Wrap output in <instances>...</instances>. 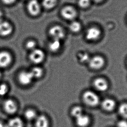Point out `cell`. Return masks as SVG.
<instances>
[{
  "label": "cell",
  "instance_id": "6da1fadb",
  "mask_svg": "<svg viewBox=\"0 0 127 127\" xmlns=\"http://www.w3.org/2000/svg\"><path fill=\"white\" fill-rule=\"evenodd\" d=\"M83 100L87 104L90 106H96L100 102L98 96L94 92L88 91L85 92L83 95Z\"/></svg>",
  "mask_w": 127,
  "mask_h": 127
},
{
  "label": "cell",
  "instance_id": "7a4b0ae2",
  "mask_svg": "<svg viewBox=\"0 0 127 127\" xmlns=\"http://www.w3.org/2000/svg\"><path fill=\"white\" fill-rule=\"evenodd\" d=\"M49 33L53 39L61 41L65 36V31L63 28L59 25L51 27L49 31Z\"/></svg>",
  "mask_w": 127,
  "mask_h": 127
},
{
  "label": "cell",
  "instance_id": "3957f363",
  "mask_svg": "<svg viewBox=\"0 0 127 127\" xmlns=\"http://www.w3.org/2000/svg\"><path fill=\"white\" fill-rule=\"evenodd\" d=\"M45 54L42 50L35 48L32 51L29 55L31 61L34 64L41 63L44 60Z\"/></svg>",
  "mask_w": 127,
  "mask_h": 127
},
{
  "label": "cell",
  "instance_id": "277c9868",
  "mask_svg": "<svg viewBox=\"0 0 127 127\" xmlns=\"http://www.w3.org/2000/svg\"><path fill=\"white\" fill-rule=\"evenodd\" d=\"M77 14L76 9L71 6H65L61 11L62 16L67 20H74L76 18Z\"/></svg>",
  "mask_w": 127,
  "mask_h": 127
},
{
  "label": "cell",
  "instance_id": "5b68a950",
  "mask_svg": "<svg viewBox=\"0 0 127 127\" xmlns=\"http://www.w3.org/2000/svg\"><path fill=\"white\" fill-rule=\"evenodd\" d=\"M27 8L28 12L32 16H37L41 12V5L37 0H31L28 2Z\"/></svg>",
  "mask_w": 127,
  "mask_h": 127
},
{
  "label": "cell",
  "instance_id": "8992f818",
  "mask_svg": "<svg viewBox=\"0 0 127 127\" xmlns=\"http://www.w3.org/2000/svg\"><path fill=\"white\" fill-rule=\"evenodd\" d=\"M88 63L90 67L92 69H98L104 66L105 61L102 57L96 55L90 58Z\"/></svg>",
  "mask_w": 127,
  "mask_h": 127
},
{
  "label": "cell",
  "instance_id": "52a82bcc",
  "mask_svg": "<svg viewBox=\"0 0 127 127\" xmlns=\"http://www.w3.org/2000/svg\"><path fill=\"white\" fill-rule=\"evenodd\" d=\"M101 31L99 28L92 27L88 28L86 33V39L90 41H95L100 37Z\"/></svg>",
  "mask_w": 127,
  "mask_h": 127
},
{
  "label": "cell",
  "instance_id": "ba28073f",
  "mask_svg": "<svg viewBox=\"0 0 127 127\" xmlns=\"http://www.w3.org/2000/svg\"><path fill=\"white\" fill-rule=\"evenodd\" d=\"M12 32V26L10 23L3 20L0 21V35L7 37L10 35Z\"/></svg>",
  "mask_w": 127,
  "mask_h": 127
},
{
  "label": "cell",
  "instance_id": "9c48e42d",
  "mask_svg": "<svg viewBox=\"0 0 127 127\" xmlns=\"http://www.w3.org/2000/svg\"><path fill=\"white\" fill-rule=\"evenodd\" d=\"M12 61L11 54L7 51L0 52V67L4 68L10 65Z\"/></svg>",
  "mask_w": 127,
  "mask_h": 127
},
{
  "label": "cell",
  "instance_id": "30bf717a",
  "mask_svg": "<svg viewBox=\"0 0 127 127\" xmlns=\"http://www.w3.org/2000/svg\"><path fill=\"white\" fill-rule=\"evenodd\" d=\"M4 110L6 113L10 115L14 114L18 109V106L16 103L11 99H7L4 102Z\"/></svg>",
  "mask_w": 127,
  "mask_h": 127
},
{
  "label": "cell",
  "instance_id": "8fae6325",
  "mask_svg": "<svg viewBox=\"0 0 127 127\" xmlns=\"http://www.w3.org/2000/svg\"><path fill=\"white\" fill-rule=\"evenodd\" d=\"M18 78L21 84L23 85H28L31 84L34 78L30 71H22L20 73Z\"/></svg>",
  "mask_w": 127,
  "mask_h": 127
},
{
  "label": "cell",
  "instance_id": "7c38bea8",
  "mask_svg": "<svg viewBox=\"0 0 127 127\" xmlns=\"http://www.w3.org/2000/svg\"><path fill=\"white\" fill-rule=\"evenodd\" d=\"M95 87L100 92H104L108 88V84L105 80L102 78H98L94 82Z\"/></svg>",
  "mask_w": 127,
  "mask_h": 127
},
{
  "label": "cell",
  "instance_id": "4fadbf2b",
  "mask_svg": "<svg viewBox=\"0 0 127 127\" xmlns=\"http://www.w3.org/2000/svg\"><path fill=\"white\" fill-rule=\"evenodd\" d=\"M116 103L113 99L107 98L104 99L101 103L103 108L107 111H111L115 108Z\"/></svg>",
  "mask_w": 127,
  "mask_h": 127
},
{
  "label": "cell",
  "instance_id": "5bb4252c",
  "mask_svg": "<svg viewBox=\"0 0 127 127\" xmlns=\"http://www.w3.org/2000/svg\"><path fill=\"white\" fill-rule=\"evenodd\" d=\"M76 119V123L80 127H86L90 123L89 117L87 115L82 114L77 117Z\"/></svg>",
  "mask_w": 127,
  "mask_h": 127
},
{
  "label": "cell",
  "instance_id": "9a60e30c",
  "mask_svg": "<svg viewBox=\"0 0 127 127\" xmlns=\"http://www.w3.org/2000/svg\"><path fill=\"white\" fill-rule=\"evenodd\" d=\"M35 127H48L49 122L44 115H40L35 119Z\"/></svg>",
  "mask_w": 127,
  "mask_h": 127
},
{
  "label": "cell",
  "instance_id": "2e32d148",
  "mask_svg": "<svg viewBox=\"0 0 127 127\" xmlns=\"http://www.w3.org/2000/svg\"><path fill=\"white\" fill-rule=\"evenodd\" d=\"M5 127H24L22 121L19 118H14L9 120Z\"/></svg>",
  "mask_w": 127,
  "mask_h": 127
},
{
  "label": "cell",
  "instance_id": "e0dca14e",
  "mask_svg": "<svg viewBox=\"0 0 127 127\" xmlns=\"http://www.w3.org/2000/svg\"><path fill=\"white\" fill-rule=\"evenodd\" d=\"M61 47V43L59 40L53 39L48 44V48L52 52H57Z\"/></svg>",
  "mask_w": 127,
  "mask_h": 127
},
{
  "label": "cell",
  "instance_id": "ac0fdd59",
  "mask_svg": "<svg viewBox=\"0 0 127 127\" xmlns=\"http://www.w3.org/2000/svg\"><path fill=\"white\" fill-rule=\"evenodd\" d=\"M69 28L71 32L74 33H77L81 29V24L78 21H73L69 25Z\"/></svg>",
  "mask_w": 127,
  "mask_h": 127
},
{
  "label": "cell",
  "instance_id": "d6986e66",
  "mask_svg": "<svg viewBox=\"0 0 127 127\" xmlns=\"http://www.w3.org/2000/svg\"><path fill=\"white\" fill-rule=\"evenodd\" d=\"M57 0H43L42 5L47 9H52L55 7Z\"/></svg>",
  "mask_w": 127,
  "mask_h": 127
},
{
  "label": "cell",
  "instance_id": "ffe728a7",
  "mask_svg": "<svg viewBox=\"0 0 127 127\" xmlns=\"http://www.w3.org/2000/svg\"><path fill=\"white\" fill-rule=\"evenodd\" d=\"M32 75L33 78H38L41 77L43 74V70L41 68L38 67H34L30 71Z\"/></svg>",
  "mask_w": 127,
  "mask_h": 127
},
{
  "label": "cell",
  "instance_id": "44dd1931",
  "mask_svg": "<svg viewBox=\"0 0 127 127\" xmlns=\"http://www.w3.org/2000/svg\"><path fill=\"white\" fill-rule=\"evenodd\" d=\"M25 118L28 121L35 119L37 117V114L33 110L28 109L25 112Z\"/></svg>",
  "mask_w": 127,
  "mask_h": 127
},
{
  "label": "cell",
  "instance_id": "7402d4cb",
  "mask_svg": "<svg viewBox=\"0 0 127 127\" xmlns=\"http://www.w3.org/2000/svg\"><path fill=\"white\" fill-rule=\"evenodd\" d=\"M82 114H83V109L80 106L74 107L71 111V115L75 118H77Z\"/></svg>",
  "mask_w": 127,
  "mask_h": 127
},
{
  "label": "cell",
  "instance_id": "603a6c76",
  "mask_svg": "<svg viewBox=\"0 0 127 127\" xmlns=\"http://www.w3.org/2000/svg\"><path fill=\"white\" fill-rule=\"evenodd\" d=\"M120 115L125 118H127V103H123L120 105L118 109Z\"/></svg>",
  "mask_w": 127,
  "mask_h": 127
},
{
  "label": "cell",
  "instance_id": "cb8c5ba5",
  "mask_svg": "<svg viewBox=\"0 0 127 127\" xmlns=\"http://www.w3.org/2000/svg\"><path fill=\"white\" fill-rule=\"evenodd\" d=\"M25 46L28 49L32 51V50L35 49L36 47V43L35 41L33 40H30L27 41Z\"/></svg>",
  "mask_w": 127,
  "mask_h": 127
},
{
  "label": "cell",
  "instance_id": "d4e9b609",
  "mask_svg": "<svg viewBox=\"0 0 127 127\" xmlns=\"http://www.w3.org/2000/svg\"><path fill=\"white\" fill-rule=\"evenodd\" d=\"M91 3V0H78V4L80 7L86 8L89 6Z\"/></svg>",
  "mask_w": 127,
  "mask_h": 127
},
{
  "label": "cell",
  "instance_id": "484cf974",
  "mask_svg": "<svg viewBox=\"0 0 127 127\" xmlns=\"http://www.w3.org/2000/svg\"><path fill=\"white\" fill-rule=\"evenodd\" d=\"M8 91L7 86L5 84L0 85V96H4L7 93Z\"/></svg>",
  "mask_w": 127,
  "mask_h": 127
},
{
  "label": "cell",
  "instance_id": "4316f807",
  "mask_svg": "<svg viewBox=\"0 0 127 127\" xmlns=\"http://www.w3.org/2000/svg\"><path fill=\"white\" fill-rule=\"evenodd\" d=\"M79 58L80 61L81 62H88L90 60V58L87 53H84L80 54Z\"/></svg>",
  "mask_w": 127,
  "mask_h": 127
},
{
  "label": "cell",
  "instance_id": "83f0119b",
  "mask_svg": "<svg viewBox=\"0 0 127 127\" xmlns=\"http://www.w3.org/2000/svg\"><path fill=\"white\" fill-rule=\"evenodd\" d=\"M118 127H127V121L126 120H121L117 124Z\"/></svg>",
  "mask_w": 127,
  "mask_h": 127
},
{
  "label": "cell",
  "instance_id": "f1b7e54d",
  "mask_svg": "<svg viewBox=\"0 0 127 127\" xmlns=\"http://www.w3.org/2000/svg\"><path fill=\"white\" fill-rule=\"evenodd\" d=\"M16 0H1V1L4 3V4H8V5L14 4Z\"/></svg>",
  "mask_w": 127,
  "mask_h": 127
},
{
  "label": "cell",
  "instance_id": "f546056e",
  "mask_svg": "<svg viewBox=\"0 0 127 127\" xmlns=\"http://www.w3.org/2000/svg\"><path fill=\"white\" fill-rule=\"evenodd\" d=\"M3 16V13L0 10V21L2 20V17Z\"/></svg>",
  "mask_w": 127,
  "mask_h": 127
},
{
  "label": "cell",
  "instance_id": "4dcf8cb0",
  "mask_svg": "<svg viewBox=\"0 0 127 127\" xmlns=\"http://www.w3.org/2000/svg\"><path fill=\"white\" fill-rule=\"evenodd\" d=\"M5 124H4L1 122H0V127H5Z\"/></svg>",
  "mask_w": 127,
  "mask_h": 127
},
{
  "label": "cell",
  "instance_id": "1f68e13d",
  "mask_svg": "<svg viewBox=\"0 0 127 127\" xmlns=\"http://www.w3.org/2000/svg\"><path fill=\"white\" fill-rule=\"evenodd\" d=\"M95 1L97 2H100L102 1L103 0H94Z\"/></svg>",
  "mask_w": 127,
  "mask_h": 127
},
{
  "label": "cell",
  "instance_id": "d6a6232c",
  "mask_svg": "<svg viewBox=\"0 0 127 127\" xmlns=\"http://www.w3.org/2000/svg\"><path fill=\"white\" fill-rule=\"evenodd\" d=\"M1 73L0 71V78H1Z\"/></svg>",
  "mask_w": 127,
  "mask_h": 127
}]
</instances>
